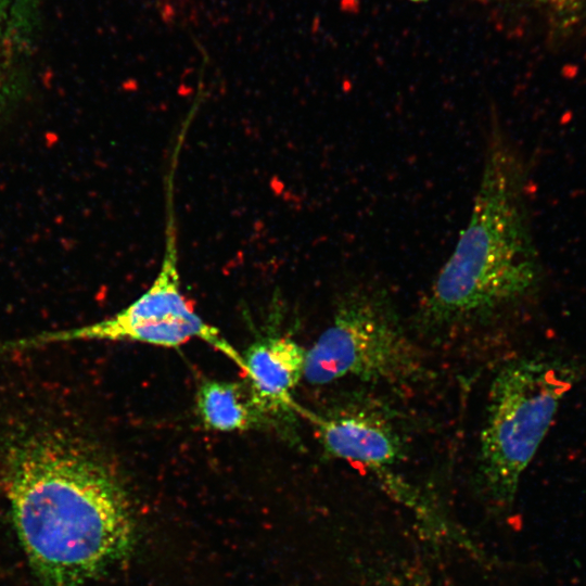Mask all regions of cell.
Masks as SVG:
<instances>
[{"label": "cell", "mask_w": 586, "mask_h": 586, "mask_svg": "<svg viewBox=\"0 0 586 586\" xmlns=\"http://www.w3.org/2000/svg\"><path fill=\"white\" fill-rule=\"evenodd\" d=\"M4 477L13 525L40 586H87L130 551L125 488L86 441L56 429L16 436Z\"/></svg>", "instance_id": "1"}, {"label": "cell", "mask_w": 586, "mask_h": 586, "mask_svg": "<svg viewBox=\"0 0 586 586\" xmlns=\"http://www.w3.org/2000/svg\"><path fill=\"white\" fill-rule=\"evenodd\" d=\"M528 187L525 161L494 113L469 221L419 309L424 331L487 321L537 290L543 267Z\"/></svg>", "instance_id": "2"}, {"label": "cell", "mask_w": 586, "mask_h": 586, "mask_svg": "<svg viewBox=\"0 0 586 586\" xmlns=\"http://www.w3.org/2000/svg\"><path fill=\"white\" fill-rule=\"evenodd\" d=\"M577 378L571 361L531 355L505 364L491 383L480 433L477 484L496 508L509 506Z\"/></svg>", "instance_id": "3"}, {"label": "cell", "mask_w": 586, "mask_h": 586, "mask_svg": "<svg viewBox=\"0 0 586 586\" xmlns=\"http://www.w3.org/2000/svg\"><path fill=\"white\" fill-rule=\"evenodd\" d=\"M344 378L408 385L424 378L419 352L391 300L368 285L348 288L329 327L306 351L303 379L326 385Z\"/></svg>", "instance_id": "4"}, {"label": "cell", "mask_w": 586, "mask_h": 586, "mask_svg": "<svg viewBox=\"0 0 586 586\" xmlns=\"http://www.w3.org/2000/svg\"><path fill=\"white\" fill-rule=\"evenodd\" d=\"M177 152L166 175L165 249L161 268L151 286L118 313L82 327L44 332L0 345V352L72 341L143 343L178 347L196 339L232 360L244 371L242 355L219 330L200 317L181 291L174 207Z\"/></svg>", "instance_id": "5"}, {"label": "cell", "mask_w": 586, "mask_h": 586, "mask_svg": "<svg viewBox=\"0 0 586 586\" xmlns=\"http://www.w3.org/2000/svg\"><path fill=\"white\" fill-rule=\"evenodd\" d=\"M303 413L315 425L327 456L370 471L392 497L408 484L395 472L406 458L407 445L387 407L371 397L353 395L324 413Z\"/></svg>", "instance_id": "6"}, {"label": "cell", "mask_w": 586, "mask_h": 586, "mask_svg": "<svg viewBox=\"0 0 586 586\" xmlns=\"http://www.w3.org/2000/svg\"><path fill=\"white\" fill-rule=\"evenodd\" d=\"M306 351L288 336H267L242 355L251 400L264 418L268 415L303 413L292 392L303 379Z\"/></svg>", "instance_id": "7"}, {"label": "cell", "mask_w": 586, "mask_h": 586, "mask_svg": "<svg viewBox=\"0 0 586 586\" xmlns=\"http://www.w3.org/2000/svg\"><path fill=\"white\" fill-rule=\"evenodd\" d=\"M195 406L203 425L216 432L246 431L263 419L251 400L247 387L238 382L202 381Z\"/></svg>", "instance_id": "8"}, {"label": "cell", "mask_w": 586, "mask_h": 586, "mask_svg": "<svg viewBox=\"0 0 586 586\" xmlns=\"http://www.w3.org/2000/svg\"><path fill=\"white\" fill-rule=\"evenodd\" d=\"M556 10H574L586 4V0H534Z\"/></svg>", "instance_id": "9"}, {"label": "cell", "mask_w": 586, "mask_h": 586, "mask_svg": "<svg viewBox=\"0 0 586 586\" xmlns=\"http://www.w3.org/2000/svg\"><path fill=\"white\" fill-rule=\"evenodd\" d=\"M413 1H420V0H413Z\"/></svg>", "instance_id": "10"}]
</instances>
